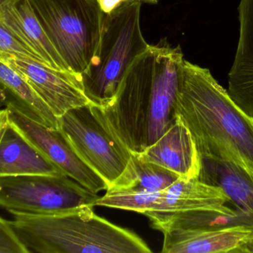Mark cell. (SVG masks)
Returning <instances> with one entry per match:
<instances>
[{
	"mask_svg": "<svg viewBox=\"0 0 253 253\" xmlns=\"http://www.w3.org/2000/svg\"><path fill=\"white\" fill-rule=\"evenodd\" d=\"M184 60L179 46L150 45L128 68L112 101L102 107L134 154L154 144L176 121L175 97Z\"/></svg>",
	"mask_w": 253,
	"mask_h": 253,
	"instance_id": "cell-1",
	"label": "cell"
},
{
	"mask_svg": "<svg viewBox=\"0 0 253 253\" xmlns=\"http://www.w3.org/2000/svg\"><path fill=\"white\" fill-rule=\"evenodd\" d=\"M175 111L202 156H226L253 170V117L245 113L208 68L184 59Z\"/></svg>",
	"mask_w": 253,
	"mask_h": 253,
	"instance_id": "cell-2",
	"label": "cell"
},
{
	"mask_svg": "<svg viewBox=\"0 0 253 253\" xmlns=\"http://www.w3.org/2000/svg\"><path fill=\"white\" fill-rule=\"evenodd\" d=\"M93 208L56 215L13 213L10 222L29 253L152 252L139 236L98 216Z\"/></svg>",
	"mask_w": 253,
	"mask_h": 253,
	"instance_id": "cell-3",
	"label": "cell"
},
{
	"mask_svg": "<svg viewBox=\"0 0 253 253\" xmlns=\"http://www.w3.org/2000/svg\"><path fill=\"white\" fill-rule=\"evenodd\" d=\"M141 5V1L129 0L105 13L99 47L80 76L84 95L94 105L109 104L128 68L150 48L140 26Z\"/></svg>",
	"mask_w": 253,
	"mask_h": 253,
	"instance_id": "cell-4",
	"label": "cell"
},
{
	"mask_svg": "<svg viewBox=\"0 0 253 253\" xmlns=\"http://www.w3.org/2000/svg\"><path fill=\"white\" fill-rule=\"evenodd\" d=\"M47 38L80 77L95 56L105 13L99 0H28Z\"/></svg>",
	"mask_w": 253,
	"mask_h": 253,
	"instance_id": "cell-5",
	"label": "cell"
},
{
	"mask_svg": "<svg viewBox=\"0 0 253 253\" xmlns=\"http://www.w3.org/2000/svg\"><path fill=\"white\" fill-rule=\"evenodd\" d=\"M59 128L108 189L129 167L132 152L114 132L102 107L90 103L73 108L59 117Z\"/></svg>",
	"mask_w": 253,
	"mask_h": 253,
	"instance_id": "cell-6",
	"label": "cell"
},
{
	"mask_svg": "<svg viewBox=\"0 0 253 253\" xmlns=\"http://www.w3.org/2000/svg\"><path fill=\"white\" fill-rule=\"evenodd\" d=\"M99 196L65 175L0 177V209L47 215L94 207Z\"/></svg>",
	"mask_w": 253,
	"mask_h": 253,
	"instance_id": "cell-7",
	"label": "cell"
},
{
	"mask_svg": "<svg viewBox=\"0 0 253 253\" xmlns=\"http://www.w3.org/2000/svg\"><path fill=\"white\" fill-rule=\"evenodd\" d=\"M8 111L10 125L32 143L65 175L94 194L107 191L108 187L105 181L80 158L59 128L47 127L15 110Z\"/></svg>",
	"mask_w": 253,
	"mask_h": 253,
	"instance_id": "cell-8",
	"label": "cell"
},
{
	"mask_svg": "<svg viewBox=\"0 0 253 253\" xmlns=\"http://www.w3.org/2000/svg\"><path fill=\"white\" fill-rule=\"evenodd\" d=\"M15 70L59 118L73 108L91 103L84 95L81 79L40 61L21 56H0Z\"/></svg>",
	"mask_w": 253,
	"mask_h": 253,
	"instance_id": "cell-9",
	"label": "cell"
},
{
	"mask_svg": "<svg viewBox=\"0 0 253 253\" xmlns=\"http://www.w3.org/2000/svg\"><path fill=\"white\" fill-rule=\"evenodd\" d=\"M230 199L221 187L207 184L198 178H178L165 190L159 192L148 212L144 215L152 220L165 215L188 211H214L236 215L227 206Z\"/></svg>",
	"mask_w": 253,
	"mask_h": 253,
	"instance_id": "cell-10",
	"label": "cell"
},
{
	"mask_svg": "<svg viewBox=\"0 0 253 253\" xmlns=\"http://www.w3.org/2000/svg\"><path fill=\"white\" fill-rule=\"evenodd\" d=\"M164 253H242L253 241V226L233 224L164 231Z\"/></svg>",
	"mask_w": 253,
	"mask_h": 253,
	"instance_id": "cell-11",
	"label": "cell"
},
{
	"mask_svg": "<svg viewBox=\"0 0 253 253\" xmlns=\"http://www.w3.org/2000/svg\"><path fill=\"white\" fill-rule=\"evenodd\" d=\"M135 154L144 161L169 169L183 179L198 178L200 174V154L190 130L178 117L154 144Z\"/></svg>",
	"mask_w": 253,
	"mask_h": 253,
	"instance_id": "cell-12",
	"label": "cell"
},
{
	"mask_svg": "<svg viewBox=\"0 0 253 253\" xmlns=\"http://www.w3.org/2000/svg\"><path fill=\"white\" fill-rule=\"evenodd\" d=\"M198 179L221 187L230 203L253 225V170L226 156H202Z\"/></svg>",
	"mask_w": 253,
	"mask_h": 253,
	"instance_id": "cell-13",
	"label": "cell"
},
{
	"mask_svg": "<svg viewBox=\"0 0 253 253\" xmlns=\"http://www.w3.org/2000/svg\"><path fill=\"white\" fill-rule=\"evenodd\" d=\"M239 39L234 62L228 75L230 98L253 117V0H241Z\"/></svg>",
	"mask_w": 253,
	"mask_h": 253,
	"instance_id": "cell-14",
	"label": "cell"
},
{
	"mask_svg": "<svg viewBox=\"0 0 253 253\" xmlns=\"http://www.w3.org/2000/svg\"><path fill=\"white\" fill-rule=\"evenodd\" d=\"M0 21L46 65L71 72L47 38L28 0H7L0 8Z\"/></svg>",
	"mask_w": 253,
	"mask_h": 253,
	"instance_id": "cell-15",
	"label": "cell"
},
{
	"mask_svg": "<svg viewBox=\"0 0 253 253\" xmlns=\"http://www.w3.org/2000/svg\"><path fill=\"white\" fill-rule=\"evenodd\" d=\"M65 175L9 123L0 141V177Z\"/></svg>",
	"mask_w": 253,
	"mask_h": 253,
	"instance_id": "cell-16",
	"label": "cell"
},
{
	"mask_svg": "<svg viewBox=\"0 0 253 253\" xmlns=\"http://www.w3.org/2000/svg\"><path fill=\"white\" fill-rule=\"evenodd\" d=\"M15 110L47 127L59 128V118L27 82L0 59V109Z\"/></svg>",
	"mask_w": 253,
	"mask_h": 253,
	"instance_id": "cell-17",
	"label": "cell"
},
{
	"mask_svg": "<svg viewBox=\"0 0 253 253\" xmlns=\"http://www.w3.org/2000/svg\"><path fill=\"white\" fill-rule=\"evenodd\" d=\"M179 177L156 163L144 161L132 153V161L124 175L109 189L160 192L168 188Z\"/></svg>",
	"mask_w": 253,
	"mask_h": 253,
	"instance_id": "cell-18",
	"label": "cell"
},
{
	"mask_svg": "<svg viewBox=\"0 0 253 253\" xmlns=\"http://www.w3.org/2000/svg\"><path fill=\"white\" fill-rule=\"evenodd\" d=\"M7 55L30 58L45 64L34 51L19 41L0 21V56Z\"/></svg>",
	"mask_w": 253,
	"mask_h": 253,
	"instance_id": "cell-19",
	"label": "cell"
},
{
	"mask_svg": "<svg viewBox=\"0 0 253 253\" xmlns=\"http://www.w3.org/2000/svg\"><path fill=\"white\" fill-rule=\"evenodd\" d=\"M0 253H29L12 228L10 221L0 216Z\"/></svg>",
	"mask_w": 253,
	"mask_h": 253,
	"instance_id": "cell-20",
	"label": "cell"
},
{
	"mask_svg": "<svg viewBox=\"0 0 253 253\" xmlns=\"http://www.w3.org/2000/svg\"><path fill=\"white\" fill-rule=\"evenodd\" d=\"M9 125V111L7 108L0 109V141Z\"/></svg>",
	"mask_w": 253,
	"mask_h": 253,
	"instance_id": "cell-21",
	"label": "cell"
},
{
	"mask_svg": "<svg viewBox=\"0 0 253 253\" xmlns=\"http://www.w3.org/2000/svg\"><path fill=\"white\" fill-rule=\"evenodd\" d=\"M144 2L150 3V4H156L159 1V0H142Z\"/></svg>",
	"mask_w": 253,
	"mask_h": 253,
	"instance_id": "cell-22",
	"label": "cell"
},
{
	"mask_svg": "<svg viewBox=\"0 0 253 253\" xmlns=\"http://www.w3.org/2000/svg\"><path fill=\"white\" fill-rule=\"evenodd\" d=\"M7 0H0V8H1V6H2V4H4V2H6Z\"/></svg>",
	"mask_w": 253,
	"mask_h": 253,
	"instance_id": "cell-23",
	"label": "cell"
},
{
	"mask_svg": "<svg viewBox=\"0 0 253 253\" xmlns=\"http://www.w3.org/2000/svg\"><path fill=\"white\" fill-rule=\"evenodd\" d=\"M138 1H142V0H138Z\"/></svg>",
	"mask_w": 253,
	"mask_h": 253,
	"instance_id": "cell-24",
	"label": "cell"
}]
</instances>
